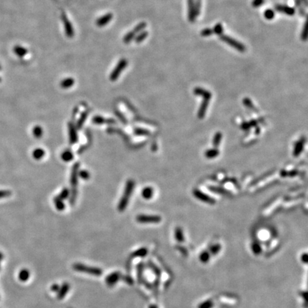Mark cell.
Wrapping results in <instances>:
<instances>
[{
	"mask_svg": "<svg viewBox=\"0 0 308 308\" xmlns=\"http://www.w3.org/2000/svg\"><path fill=\"white\" fill-rule=\"evenodd\" d=\"M45 155V152L43 149L42 148H37L34 150L32 153V156L36 160H40L42 159Z\"/></svg>",
	"mask_w": 308,
	"mask_h": 308,
	"instance_id": "obj_18",
	"label": "cell"
},
{
	"mask_svg": "<svg viewBox=\"0 0 308 308\" xmlns=\"http://www.w3.org/2000/svg\"><path fill=\"white\" fill-rule=\"evenodd\" d=\"M93 122L94 123H97V124H102L104 123H114V121L112 119H105L102 118V116H95L93 118Z\"/></svg>",
	"mask_w": 308,
	"mask_h": 308,
	"instance_id": "obj_22",
	"label": "cell"
},
{
	"mask_svg": "<svg viewBox=\"0 0 308 308\" xmlns=\"http://www.w3.org/2000/svg\"><path fill=\"white\" fill-rule=\"evenodd\" d=\"M134 186H135V182L134 181H133V180H129V181L126 182V185L123 196L121 197V201L119 202L118 205V210L119 212H123V211L126 208L128 203H129L130 197H131L133 191H134Z\"/></svg>",
	"mask_w": 308,
	"mask_h": 308,
	"instance_id": "obj_1",
	"label": "cell"
},
{
	"mask_svg": "<svg viewBox=\"0 0 308 308\" xmlns=\"http://www.w3.org/2000/svg\"><path fill=\"white\" fill-rule=\"evenodd\" d=\"M193 94H195L197 96H201L205 98V99L210 100L212 97V94L208 90H206L201 87H197L193 90Z\"/></svg>",
	"mask_w": 308,
	"mask_h": 308,
	"instance_id": "obj_12",
	"label": "cell"
},
{
	"mask_svg": "<svg viewBox=\"0 0 308 308\" xmlns=\"http://www.w3.org/2000/svg\"><path fill=\"white\" fill-rule=\"evenodd\" d=\"M136 220L139 223H158L161 221V217L159 215H138L136 217Z\"/></svg>",
	"mask_w": 308,
	"mask_h": 308,
	"instance_id": "obj_5",
	"label": "cell"
},
{
	"mask_svg": "<svg viewBox=\"0 0 308 308\" xmlns=\"http://www.w3.org/2000/svg\"><path fill=\"white\" fill-rule=\"evenodd\" d=\"M143 265L139 264L138 265V277L139 282H141V278H142V273H143Z\"/></svg>",
	"mask_w": 308,
	"mask_h": 308,
	"instance_id": "obj_44",
	"label": "cell"
},
{
	"mask_svg": "<svg viewBox=\"0 0 308 308\" xmlns=\"http://www.w3.org/2000/svg\"><path fill=\"white\" fill-rule=\"evenodd\" d=\"M111 18H112V15L111 14H108L106 15H105L104 17H103L102 18H101V19L98 20L97 24L100 26H104L105 24H107L108 22H109L110 20L111 19Z\"/></svg>",
	"mask_w": 308,
	"mask_h": 308,
	"instance_id": "obj_23",
	"label": "cell"
},
{
	"mask_svg": "<svg viewBox=\"0 0 308 308\" xmlns=\"http://www.w3.org/2000/svg\"><path fill=\"white\" fill-rule=\"evenodd\" d=\"M73 158H74L73 154L71 153V150H66L65 151L62 153V158L63 161H64L66 162H69V161H71V160H72Z\"/></svg>",
	"mask_w": 308,
	"mask_h": 308,
	"instance_id": "obj_20",
	"label": "cell"
},
{
	"mask_svg": "<svg viewBox=\"0 0 308 308\" xmlns=\"http://www.w3.org/2000/svg\"><path fill=\"white\" fill-rule=\"evenodd\" d=\"M127 65V62L124 59L121 60L119 64L117 65V66L116 67V69L113 71V72L111 73V76H110V78H111V81H116L117 79V78L118 77V76L120 75V74L121 73V71L123 70V69L125 68V66H126Z\"/></svg>",
	"mask_w": 308,
	"mask_h": 308,
	"instance_id": "obj_6",
	"label": "cell"
},
{
	"mask_svg": "<svg viewBox=\"0 0 308 308\" xmlns=\"http://www.w3.org/2000/svg\"><path fill=\"white\" fill-rule=\"evenodd\" d=\"M275 9L277 12L283 13V14L289 16H293L295 14V10H294V8L292 7V6L277 4V5L275 6Z\"/></svg>",
	"mask_w": 308,
	"mask_h": 308,
	"instance_id": "obj_8",
	"label": "cell"
},
{
	"mask_svg": "<svg viewBox=\"0 0 308 308\" xmlns=\"http://www.w3.org/2000/svg\"><path fill=\"white\" fill-rule=\"evenodd\" d=\"M74 80L71 78H66V79L63 80L62 82H61V87L63 89H68L70 88L74 85Z\"/></svg>",
	"mask_w": 308,
	"mask_h": 308,
	"instance_id": "obj_17",
	"label": "cell"
},
{
	"mask_svg": "<svg viewBox=\"0 0 308 308\" xmlns=\"http://www.w3.org/2000/svg\"><path fill=\"white\" fill-rule=\"evenodd\" d=\"M264 16L266 19L272 20L273 19H274V17H275V12H274V10H271V9H267V10L265 11Z\"/></svg>",
	"mask_w": 308,
	"mask_h": 308,
	"instance_id": "obj_30",
	"label": "cell"
},
{
	"mask_svg": "<svg viewBox=\"0 0 308 308\" xmlns=\"http://www.w3.org/2000/svg\"><path fill=\"white\" fill-rule=\"evenodd\" d=\"M294 4H295L297 7L299 8V12H300V15L304 16L305 14V12L302 6V1L301 0H294Z\"/></svg>",
	"mask_w": 308,
	"mask_h": 308,
	"instance_id": "obj_34",
	"label": "cell"
},
{
	"mask_svg": "<svg viewBox=\"0 0 308 308\" xmlns=\"http://www.w3.org/2000/svg\"><path fill=\"white\" fill-rule=\"evenodd\" d=\"M69 141L71 144H74L77 142L78 136L76 129L72 123H69Z\"/></svg>",
	"mask_w": 308,
	"mask_h": 308,
	"instance_id": "obj_11",
	"label": "cell"
},
{
	"mask_svg": "<svg viewBox=\"0 0 308 308\" xmlns=\"http://www.w3.org/2000/svg\"><path fill=\"white\" fill-rule=\"evenodd\" d=\"M209 258H210V257H209L208 253H207V252H205V253H203L201 254V260L202 262H206L209 260Z\"/></svg>",
	"mask_w": 308,
	"mask_h": 308,
	"instance_id": "obj_45",
	"label": "cell"
},
{
	"mask_svg": "<svg viewBox=\"0 0 308 308\" xmlns=\"http://www.w3.org/2000/svg\"><path fill=\"white\" fill-rule=\"evenodd\" d=\"M32 132L33 135L37 138H40L42 136V135H43V130H42V127H40L39 126H37L34 127Z\"/></svg>",
	"mask_w": 308,
	"mask_h": 308,
	"instance_id": "obj_27",
	"label": "cell"
},
{
	"mask_svg": "<svg viewBox=\"0 0 308 308\" xmlns=\"http://www.w3.org/2000/svg\"><path fill=\"white\" fill-rule=\"evenodd\" d=\"M303 145H304V141H300V142H298V144L296 145L295 148H294V156H299V154H300L301 151H302V150L303 148Z\"/></svg>",
	"mask_w": 308,
	"mask_h": 308,
	"instance_id": "obj_29",
	"label": "cell"
},
{
	"mask_svg": "<svg viewBox=\"0 0 308 308\" xmlns=\"http://www.w3.org/2000/svg\"><path fill=\"white\" fill-rule=\"evenodd\" d=\"M148 308H158V307H157L156 305H150Z\"/></svg>",
	"mask_w": 308,
	"mask_h": 308,
	"instance_id": "obj_50",
	"label": "cell"
},
{
	"mask_svg": "<svg viewBox=\"0 0 308 308\" xmlns=\"http://www.w3.org/2000/svg\"><path fill=\"white\" fill-rule=\"evenodd\" d=\"M69 290H70V285L68 283L65 282L62 285V287H60L59 291L57 292V299L58 300H62L66 296V294L69 293Z\"/></svg>",
	"mask_w": 308,
	"mask_h": 308,
	"instance_id": "obj_13",
	"label": "cell"
},
{
	"mask_svg": "<svg viewBox=\"0 0 308 308\" xmlns=\"http://www.w3.org/2000/svg\"><path fill=\"white\" fill-rule=\"evenodd\" d=\"M59 288H60V287L59 286V285L58 284H54L53 285H51V290L53 292H54V293H57V292L59 291Z\"/></svg>",
	"mask_w": 308,
	"mask_h": 308,
	"instance_id": "obj_48",
	"label": "cell"
},
{
	"mask_svg": "<svg viewBox=\"0 0 308 308\" xmlns=\"http://www.w3.org/2000/svg\"><path fill=\"white\" fill-rule=\"evenodd\" d=\"M0 82H1V78H0Z\"/></svg>",
	"mask_w": 308,
	"mask_h": 308,
	"instance_id": "obj_51",
	"label": "cell"
},
{
	"mask_svg": "<svg viewBox=\"0 0 308 308\" xmlns=\"http://www.w3.org/2000/svg\"><path fill=\"white\" fill-rule=\"evenodd\" d=\"M72 267L74 270L80 272V273H88L89 275L96 276V277L101 276L103 273L102 270L100 269L99 267L89 266V265L82 263H75L73 265Z\"/></svg>",
	"mask_w": 308,
	"mask_h": 308,
	"instance_id": "obj_2",
	"label": "cell"
},
{
	"mask_svg": "<svg viewBox=\"0 0 308 308\" xmlns=\"http://www.w3.org/2000/svg\"><path fill=\"white\" fill-rule=\"evenodd\" d=\"M87 116H88V111H85L82 114L79 120H78L77 122V126H76L78 129H82V126L84 125L85 121H86V119L87 118Z\"/></svg>",
	"mask_w": 308,
	"mask_h": 308,
	"instance_id": "obj_25",
	"label": "cell"
},
{
	"mask_svg": "<svg viewBox=\"0 0 308 308\" xmlns=\"http://www.w3.org/2000/svg\"><path fill=\"white\" fill-rule=\"evenodd\" d=\"M221 139H222L221 133H220V132L217 133V134L215 135L214 138H213V145H214V146H215V147L218 146L220 141H221Z\"/></svg>",
	"mask_w": 308,
	"mask_h": 308,
	"instance_id": "obj_32",
	"label": "cell"
},
{
	"mask_svg": "<svg viewBox=\"0 0 308 308\" xmlns=\"http://www.w3.org/2000/svg\"><path fill=\"white\" fill-rule=\"evenodd\" d=\"M264 3H265V0H253V2H252V5H253V7L258 8L260 7V6Z\"/></svg>",
	"mask_w": 308,
	"mask_h": 308,
	"instance_id": "obj_41",
	"label": "cell"
},
{
	"mask_svg": "<svg viewBox=\"0 0 308 308\" xmlns=\"http://www.w3.org/2000/svg\"><path fill=\"white\" fill-rule=\"evenodd\" d=\"M12 195L11 191L7 190H0V198H3L10 197Z\"/></svg>",
	"mask_w": 308,
	"mask_h": 308,
	"instance_id": "obj_39",
	"label": "cell"
},
{
	"mask_svg": "<svg viewBox=\"0 0 308 308\" xmlns=\"http://www.w3.org/2000/svg\"><path fill=\"white\" fill-rule=\"evenodd\" d=\"M202 6V0H195L194 2V14L195 17L197 18L198 15L201 14Z\"/></svg>",
	"mask_w": 308,
	"mask_h": 308,
	"instance_id": "obj_19",
	"label": "cell"
},
{
	"mask_svg": "<svg viewBox=\"0 0 308 308\" xmlns=\"http://www.w3.org/2000/svg\"><path fill=\"white\" fill-rule=\"evenodd\" d=\"M121 273L118 272L112 273L106 278V283L109 287H113L121 279Z\"/></svg>",
	"mask_w": 308,
	"mask_h": 308,
	"instance_id": "obj_7",
	"label": "cell"
},
{
	"mask_svg": "<svg viewBox=\"0 0 308 308\" xmlns=\"http://www.w3.org/2000/svg\"><path fill=\"white\" fill-rule=\"evenodd\" d=\"M30 277V271L24 269L21 270V272L19 273V280L21 281H23V282H26V281L28 280V279Z\"/></svg>",
	"mask_w": 308,
	"mask_h": 308,
	"instance_id": "obj_21",
	"label": "cell"
},
{
	"mask_svg": "<svg viewBox=\"0 0 308 308\" xmlns=\"http://www.w3.org/2000/svg\"><path fill=\"white\" fill-rule=\"evenodd\" d=\"M54 202L56 208H57L58 210L62 211L65 208V205H64V202H63L62 200H61L58 196L54 198Z\"/></svg>",
	"mask_w": 308,
	"mask_h": 308,
	"instance_id": "obj_24",
	"label": "cell"
},
{
	"mask_svg": "<svg viewBox=\"0 0 308 308\" xmlns=\"http://www.w3.org/2000/svg\"><path fill=\"white\" fill-rule=\"evenodd\" d=\"M213 33L217 35H221L223 34V26H222L221 23H218L215 25L214 27L213 28Z\"/></svg>",
	"mask_w": 308,
	"mask_h": 308,
	"instance_id": "obj_28",
	"label": "cell"
},
{
	"mask_svg": "<svg viewBox=\"0 0 308 308\" xmlns=\"http://www.w3.org/2000/svg\"><path fill=\"white\" fill-rule=\"evenodd\" d=\"M213 307V302L211 300H208L202 303L201 305H199V308H209Z\"/></svg>",
	"mask_w": 308,
	"mask_h": 308,
	"instance_id": "obj_42",
	"label": "cell"
},
{
	"mask_svg": "<svg viewBox=\"0 0 308 308\" xmlns=\"http://www.w3.org/2000/svg\"><path fill=\"white\" fill-rule=\"evenodd\" d=\"M148 254V250L146 248H139L137 250L134 251L133 253V256L134 258H143Z\"/></svg>",
	"mask_w": 308,
	"mask_h": 308,
	"instance_id": "obj_16",
	"label": "cell"
},
{
	"mask_svg": "<svg viewBox=\"0 0 308 308\" xmlns=\"http://www.w3.org/2000/svg\"><path fill=\"white\" fill-rule=\"evenodd\" d=\"M193 195H194L197 198H198L199 200H201V201H203V202H206V203H210V204L215 203L214 199L212 198H210V196H208V195L205 194V193H202L201 191H200L198 190H193Z\"/></svg>",
	"mask_w": 308,
	"mask_h": 308,
	"instance_id": "obj_9",
	"label": "cell"
},
{
	"mask_svg": "<svg viewBox=\"0 0 308 308\" xmlns=\"http://www.w3.org/2000/svg\"><path fill=\"white\" fill-rule=\"evenodd\" d=\"M147 36H148L147 31H143L142 33L140 34H139L138 37H136V42H138V43H139V42H141L147 37Z\"/></svg>",
	"mask_w": 308,
	"mask_h": 308,
	"instance_id": "obj_38",
	"label": "cell"
},
{
	"mask_svg": "<svg viewBox=\"0 0 308 308\" xmlns=\"http://www.w3.org/2000/svg\"><path fill=\"white\" fill-rule=\"evenodd\" d=\"M302 3H304L305 6H307V0H301Z\"/></svg>",
	"mask_w": 308,
	"mask_h": 308,
	"instance_id": "obj_49",
	"label": "cell"
},
{
	"mask_svg": "<svg viewBox=\"0 0 308 308\" xmlns=\"http://www.w3.org/2000/svg\"><path fill=\"white\" fill-rule=\"evenodd\" d=\"M146 26V22H141V24H139L138 26L135 28V32H139L141 30H143V29H145Z\"/></svg>",
	"mask_w": 308,
	"mask_h": 308,
	"instance_id": "obj_43",
	"label": "cell"
},
{
	"mask_svg": "<svg viewBox=\"0 0 308 308\" xmlns=\"http://www.w3.org/2000/svg\"><path fill=\"white\" fill-rule=\"evenodd\" d=\"M208 102H209L208 99H205V98H204L203 102V103H202L201 107H200V110L198 111V117L199 118H203L204 116H205V113L206 111L207 107H208Z\"/></svg>",
	"mask_w": 308,
	"mask_h": 308,
	"instance_id": "obj_14",
	"label": "cell"
},
{
	"mask_svg": "<svg viewBox=\"0 0 308 308\" xmlns=\"http://www.w3.org/2000/svg\"><path fill=\"white\" fill-rule=\"evenodd\" d=\"M175 237H176V240H178L179 242L184 241L183 232H182L181 229L180 228H177L176 229V231H175Z\"/></svg>",
	"mask_w": 308,
	"mask_h": 308,
	"instance_id": "obj_31",
	"label": "cell"
},
{
	"mask_svg": "<svg viewBox=\"0 0 308 308\" xmlns=\"http://www.w3.org/2000/svg\"><path fill=\"white\" fill-rule=\"evenodd\" d=\"M219 151L216 149H210L208 150L205 153V156L208 158H213L218 156Z\"/></svg>",
	"mask_w": 308,
	"mask_h": 308,
	"instance_id": "obj_26",
	"label": "cell"
},
{
	"mask_svg": "<svg viewBox=\"0 0 308 308\" xmlns=\"http://www.w3.org/2000/svg\"><path fill=\"white\" fill-rule=\"evenodd\" d=\"M69 195V190L68 188H65L64 189L62 190V191L61 192L59 195H58V197H59L61 200L64 201V199H66V198H68Z\"/></svg>",
	"mask_w": 308,
	"mask_h": 308,
	"instance_id": "obj_35",
	"label": "cell"
},
{
	"mask_svg": "<svg viewBox=\"0 0 308 308\" xmlns=\"http://www.w3.org/2000/svg\"><path fill=\"white\" fill-rule=\"evenodd\" d=\"M78 175L82 178L84 180H88L90 178V174L87 170H82V171L78 173Z\"/></svg>",
	"mask_w": 308,
	"mask_h": 308,
	"instance_id": "obj_40",
	"label": "cell"
},
{
	"mask_svg": "<svg viewBox=\"0 0 308 308\" xmlns=\"http://www.w3.org/2000/svg\"><path fill=\"white\" fill-rule=\"evenodd\" d=\"M154 195V189L151 187H146L142 190V196L145 199L151 198Z\"/></svg>",
	"mask_w": 308,
	"mask_h": 308,
	"instance_id": "obj_15",
	"label": "cell"
},
{
	"mask_svg": "<svg viewBox=\"0 0 308 308\" xmlns=\"http://www.w3.org/2000/svg\"><path fill=\"white\" fill-rule=\"evenodd\" d=\"M219 38L222 42L229 44L231 47L235 49L236 50L240 51V52L242 53L246 51V47L243 44H242L241 42L237 41V40L233 39L232 37H229L228 35L223 34H222L219 36Z\"/></svg>",
	"mask_w": 308,
	"mask_h": 308,
	"instance_id": "obj_4",
	"label": "cell"
},
{
	"mask_svg": "<svg viewBox=\"0 0 308 308\" xmlns=\"http://www.w3.org/2000/svg\"><path fill=\"white\" fill-rule=\"evenodd\" d=\"M213 29H210V28H206V29H204V30H202L201 31V35L202 36V37H210V36L211 35H213Z\"/></svg>",
	"mask_w": 308,
	"mask_h": 308,
	"instance_id": "obj_33",
	"label": "cell"
},
{
	"mask_svg": "<svg viewBox=\"0 0 308 308\" xmlns=\"http://www.w3.org/2000/svg\"><path fill=\"white\" fill-rule=\"evenodd\" d=\"M195 0H187L188 5V19L190 22H194L196 19L194 14Z\"/></svg>",
	"mask_w": 308,
	"mask_h": 308,
	"instance_id": "obj_10",
	"label": "cell"
},
{
	"mask_svg": "<svg viewBox=\"0 0 308 308\" xmlns=\"http://www.w3.org/2000/svg\"><path fill=\"white\" fill-rule=\"evenodd\" d=\"M78 169H79V163H76L74 164L73 166L72 171H71V190H72V195H71V204H74V203H75L76 195H77V189H76V187H77V184H78Z\"/></svg>",
	"mask_w": 308,
	"mask_h": 308,
	"instance_id": "obj_3",
	"label": "cell"
},
{
	"mask_svg": "<svg viewBox=\"0 0 308 308\" xmlns=\"http://www.w3.org/2000/svg\"><path fill=\"white\" fill-rule=\"evenodd\" d=\"M14 52L19 56H24L26 53V50L22 47L17 46L14 48Z\"/></svg>",
	"mask_w": 308,
	"mask_h": 308,
	"instance_id": "obj_37",
	"label": "cell"
},
{
	"mask_svg": "<svg viewBox=\"0 0 308 308\" xmlns=\"http://www.w3.org/2000/svg\"><path fill=\"white\" fill-rule=\"evenodd\" d=\"M307 22H305V24H304V26H303V28H302V32H301L300 37H301V39H302V41H306L307 38Z\"/></svg>",
	"mask_w": 308,
	"mask_h": 308,
	"instance_id": "obj_36",
	"label": "cell"
},
{
	"mask_svg": "<svg viewBox=\"0 0 308 308\" xmlns=\"http://www.w3.org/2000/svg\"><path fill=\"white\" fill-rule=\"evenodd\" d=\"M134 32H130L126 36L125 38H124V42H126V43H128V42L131 41V40L133 39V38L134 37Z\"/></svg>",
	"mask_w": 308,
	"mask_h": 308,
	"instance_id": "obj_47",
	"label": "cell"
},
{
	"mask_svg": "<svg viewBox=\"0 0 308 308\" xmlns=\"http://www.w3.org/2000/svg\"><path fill=\"white\" fill-rule=\"evenodd\" d=\"M243 103H244L245 105L246 106H248L249 108H251V109H253V103H252L251 101L248 98H244V99H243Z\"/></svg>",
	"mask_w": 308,
	"mask_h": 308,
	"instance_id": "obj_46",
	"label": "cell"
}]
</instances>
